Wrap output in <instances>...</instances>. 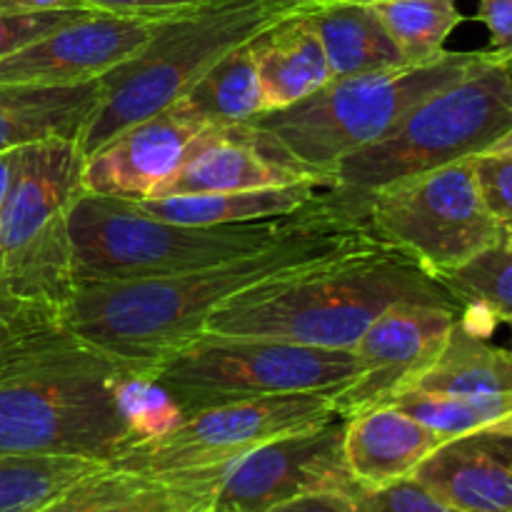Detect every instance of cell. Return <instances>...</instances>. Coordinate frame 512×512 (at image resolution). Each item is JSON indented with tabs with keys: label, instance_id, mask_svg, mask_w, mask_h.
I'll return each instance as SVG.
<instances>
[{
	"label": "cell",
	"instance_id": "7",
	"mask_svg": "<svg viewBox=\"0 0 512 512\" xmlns=\"http://www.w3.org/2000/svg\"><path fill=\"white\" fill-rule=\"evenodd\" d=\"M510 125L512 63L488 50L470 73L430 93L383 138L348 155L325 193L360 218L365 198L375 190L480 155Z\"/></svg>",
	"mask_w": 512,
	"mask_h": 512
},
{
	"label": "cell",
	"instance_id": "40",
	"mask_svg": "<svg viewBox=\"0 0 512 512\" xmlns=\"http://www.w3.org/2000/svg\"><path fill=\"white\" fill-rule=\"evenodd\" d=\"M503 245L505 248L512 250V225H505V233H503Z\"/></svg>",
	"mask_w": 512,
	"mask_h": 512
},
{
	"label": "cell",
	"instance_id": "1",
	"mask_svg": "<svg viewBox=\"0 0 512 512\" xmlns=\"http://www.w3.org/2000/svg\"><path fill=\"white\" fill-rule=\"evenodd\" d=\"M375 243L363 220L325 193L308 223L255 253L165 278L78 283L58 325L113 358L153 368L198 338L235 295Z\"/></svg>",
	"mask_w": 512,
	"mask_h": 512
},
{
	"label": "cell",
	"instance_id": "38",
	"mask_svg": "<svg viewBox=\"0 0 512 512\" xmlns=\"http://www.w3.org/2000/svg\"><path fill=\"white\" fill-rule=\"evenodd\" d=\"M483 155H510L512 158V125L498 140H493V143L483 150Z\"/></svg>",
	"mask_w": 512,
	"mask_h": 512
},
{
	"label": "cell",
	"instance_id": "20",
	"mask_svg": "<svg viewBox=\"0 0 512 512\" xmlns=\"http://www.w3.org/2000/svg\"><path fill=\"white\" fill-rule=\"evenodd\" d=\"M308 10L280 20L253 40L255 68L268 110L288 108L333 80Z\"/></svg>",
	"mask_w": 512,
	"mask_h": 512
},
{
	"label": "cell",
	"instance_id": "25",
	"mask_svg": "<svg viewBox=\"0 0 512 512\" xmlns=\"http://www.w3.org/2000/svg\"><path fill=\"white\" fill-rule=\"evenodd\" d=\"M253 40L215 63L185 95V100L210 123L238 125L268 110L255 68Z\"/></svg>",
	"mask_w": 512,
	"mask_h": 512
},
{
	"label": "cell",
	"instance_id": "4",
	"mask_svg": "<svg viewBox=\"0 0 512 512\" xmlns=\"http://www.w3.org/2000/svg\"><path fill=\"white\" fill-rule=\"evenodd\" d=\"M485 55L488 50H443L423 65L333 78L288 108L265 110L238 123V130L265 160L315 188H328L348 155L383 138L410 108L463 78Z\"/></svg>",
	"mask_w": 512,
	"mask_h": 512
},
{
	"label": "cell",
	"instance_id": "43",
	"mask_svg": "<svg viewBox=\"0 0 512 512\" xmlns=\"http://www.w3.org/2000/svg\"><path fill=\"white\" fill-rule=\"evenodd\" d=\"M508 328H510V338H512V320L508 323Z\"/></svg>",
	"mask_w": 512,
	"mask_h": 512
},
{
	"label": "cell",
	"instance_id": "24",
	"mask_svg": "<svg viewBox=\"0 0 512 512\" xmlns=\"http://www.w3.org/2000/svg\"><path fill=\"white\" fill-rule=\"evenodd\" d=\"M440 283L460 303V320L473 333L485 338L488 328L483 320H488L490 328L512 320V250L503 243L450 270Z\"/></svg>",
	"mask_w": 512,
	"mask_h": 512
},
{
	"label": "cell",
	"instance_id": "23",
	"mask_svg": "<svg viewBox=\"0 0 512 512\" xmlns=\"http://www.w3.org/2000/svg\"><path fill=\"white\" fill-rule=\"evenodd\" d=\"M408 390L433 395L512 393V350L485 343L483 335L458 320L443 353Z\"/></svg>",
	"mask_w": 512,
	"mask_h": 512
},
{
	"label": "cell",
	"instance_id": "32",
	"mask_svg": "<svg viewBox=\"0 0 512 512\" xmlns=\"http://www.w3.org/2000/svg\"><path fill=\"white\" fill-rule=\"evenodd\" d=\"M475 178L490 213L512 225V158L510 155H473Z\"/></svg>",
	"mask_w": 512,
	"mask_h": 512
},
{
	"label": "cell",
	"instance_id": "18",
	"mask_svg": "<svg viewBox=\"0 0 512 512\" xmlns=\"http://www.w3.org/2000/svg\"><path fill=\"white\" fill-rule=\"evenodd\" d=\"M293 173L265 160L245 140L238 125H213L195 143L185 163L150 198L198 193H238L298 183Z\"/></svg>",
	"mask_w": 512,
	"mask_h": 512
},
{
	"label": "cell",
	"instance_id": "41",
	"mask_svg": "<svg viewBox=\"0 0 512 512\" xmlns=\"http://www.w3.org/2000/svg\"><path fill=\"white\" fill-rule=\"evenodd\" d=\"M200 512H233V510H223V508H218V505H213V503H210L208 508H203V510H200Z\"/></svg>",
	"mask_w": 512,
	"mask_h": 512
},
{
	"label": "cell",
	"instance_id": "6",
	"mask_svg": "<svg viewBox=\"0 0 512 512\" xmlns=\"http://www.w3.org/2000/svg\"><path fill=\"white\" fill-rule=\"evenodd\" d=\"M323 200L285 218L185 225L153 218L133 200L80 193L68 213L75 285L165 278L255 253L308 223Z\"/></svg>",
	"mask_w": 512,
	"mask_h": 512
},
{
	"label": "cell",
	"instance_id": "27",
	"mask_svg": "<svg viewBox=\"0 0 512 512\" xmlns=\"http://www.w3.org/2000/svg\"><path fill=\"white\" fill-rule=\"evenodd\" d=\"M368 5H373L408 65L438 58L448 35L463 23L455 0H375Z\"/></svg>",
	"mask_w": 512,
	"mask_h": 512
},
{
	"label": "cell",
	"instance_id": "36",
	"mask_svg": "<svg viewBox=\"0 0 512 512\" xmlns=\"http://www.w3.org/2000/svg\"><path fill=\"white\" fill-rule=\"evenodd\" d=\"M43 328H50V325H43L38 323V320L28 318V315H20L15 313V310L0 305V358H3L13 345H18L20 340L38 333V330Z\"/></svg>",
	"mask_w": 512,
	"mask_h": 512
},
{
	"label": "cell",
	"instance_id": "8",
	"mask_svg": "<svg viewBox=\"0 0 512 512\" xmlns=\"http://www.w3.org/2000/svg\"><path fill=\"white\" fill-rule=\"evenodd\" d=\"M78 140L20 148L18 173L0 210V305L58 325L75 290L68 213L83 193Z\"/></svg>",
	"mask_w": 512,
	"mask_h": 512
},
{
	"label": "cell",
	"instance_id": "37",
	"mask_svg": "<svg viewBox=\"0 0 512 512\" xmlns=\"http://www.w3.org/2000/svg\"><path fill=\"white\" fill-rule=\"evenodd\" d=\"M18 163H20V148L0 153V210H3L5 200H8L10 188H13L15 173H18Z\"/></svg>",
	"mask_w": 512,
	"mask_h": 512
},
{
	"label": "cell",
	"instance_id": "11",
	"mask_svg": "<svg viewBox=\"0 0 512 512\" xmlns=\"http://www.w3.org/2000/svg\"><path fill=\"white\" fill-rule=\"evenodd\" d=\"M338 420L333 395H268L243 403L218 405L185 415L168 433L133 445L113 468L143 475H175L225 468L250 450Z\"/></svg>",
	"mask_w": 512,
	"mask_h": 512
},
{
	"label": "cell",
	"instance_id": "30",
	"mask_svg": "<svg viewBox=\"0 0 512 512\" xmlns=\"http://www.w3.org/2000/svg\"><path fill=\"white\" fill-rule=\"evenodd\" d=\"M88 13H93V8H85V5L48 8V5H35L28 0H0V58Z\"/></svg>",
	"mask_w": 512,
	"mask_h": 512
},
{
	"label": "cell",
	"instance_id": "42",
	"mask_svg": "<svg viewBox=\"0 0 512 512\" xmlns=\"http://www.w3.org/2000/svg\"><path fill=\"white\" fill-rule=\"evenodd\" d=\"M350 3H375V0H350Z\"/></svg>",
	"mask_w": 512,
	"mask_h": 512
},
{
	"label": "cell",
	"instance_id": "29",
	"mask_svg": "<svg viewBox=\"0 0 512 512\" xmlns=\"http://www.w3.org/2000/svg\"><path fill=\"white\" fill-rule=\"evenodd\" d=\"M163 475H143L130 470L113 468L105 463L103 468L93 470L78 483L58 495L53 503L38 512H110L128 500L138 498L145 490L155 488Z\"/></svg>",
	"mask_w": 512,
	"mask_h": 512
},
{
	"label": "cell",
	"instance_id": "14",
	"mask_svg": "<svg viewBox=\"0 0 512 512\" xmlns=\"http://www.w3.org/2000/svg\"><path fill=\"white\" fill-rule=\"evenodd\" d=\"M185 98L153 118L130 125L83 160V193L103 198L143 200L155 193L213 128Z\"/></svg>",
	"mask_w": 512,
	"mask_h": 512
},
{
	"label": "cell",
	"instance_id": "26",
	"mask_svg": "<svg viewBox=\"0 0 512 512\" xmlns=\"http://www.w3.org/2000/svg\"><path fill=\"white\" fill-rule=\"evenodd\" d=\"M105 463L73 455H0V512H38Z\"/></svg>",
	"mask_w": 512,
	"mask_h": 512
},
{
	"label": "cell",
	"instance_id": "3",
	"mask_svg": "<svg viewBox=\"0 0 512 512\" xmlns=\"http://www.w3.org/2000/svg\"><path fill=\"white\" fill-rule=\"evenodd\" d=\"M395 303L463 310L415 260L375 243L235 295L210 315L205 330L353 350L370 323Z\"/></svg>",
	"mask_w": 512,
	"mask_h": 512
},
{
	"label": "cell",
	"instance_id": "9",
	"mask_svg": "<svg viewBox=\"0 0 512 512\" xmlns=\"http://www.w3.org/2000/svg\"><path fill=\"white\" fill-rule=\"evenodd\" d=\"M353 350L315 348L260 335L203 333L153 365L150 378L183 415L268 395H340L358 380Z\"/></svg>",
	"mask_w": 512,
	"mask_h": 512
},
{
	"label": "cell",
	"instance_id": "21",
	"mask_svg": "<svg viewBox=\"0 0 512 512\" xmlns=\"http://www.w3.org/2000/svg\"><path fill=\"white\" fill-rule=\"evenodd\" d=\"M308 15L323 43L330 78H350L408 65L373 5L318 0Z\"/></svg>",
	"mask_w": 512,
	"mask_h": 512
},
{
	"label": "cell",
	"instance_id": "39",
	"mask_svg": "<svg viewBox=\"0 0 512 512\" xmlns=\"http://www.w3.org/2000/svg\"><path fill=\"white\" fill-rule=\"evenodd\" d=\"M28 3L48 5V8H65V5H80V3H70V0H28Z\"/></svg>",
	"mask_w": 512,
	"mask_h": 512
},
{
	"label": "cell",
	"instance_id": "19",
	"mask_svg": "<svg viewBox=\"0 0 512 512\" xmlns=\"http://www.w3.org/2000/svg\"><path fill=\"white\" fill-rule=\"evenodd\" d=\"M98 100L100 78L78 85L0 83V153L53 138L78 140Z\"/></svg>",
	"mask_w": 512,
	"mask_h": 512
},
{
	"label": "cell",
	"instance_id": "22",
	"mask_svg": "<svg viewBox=\"0 0 512 512\" xmlns=\"http://www.w3.org/2000/svg\"><path fill=\"white\" fill-rule=\"evenodd\" d=\"M318 188L308 180L273 188L238 190V193H198L170 195V198L133 200L153 218L185 225H223L253 223V220L285 218L308 208L318 200Z\"/></svg>",
	"mask_w": 512,
	"mask_h": 512
},
{
	"label": "cell",
	"instance_id": "33",
	"mask_svg": "<svg viewBox=\"0 0 512 512\" xmlns=\"http://www.w3.org/2000/svg\"><path fill=\"white\" fill-rule=\"evenodd\" d=\"M70 3H80L85 8L103 10V13L125 15V18L165 20L203 8L210 0H70Z\"/></svg>",
	"mask_w": 512,
	"mask_h": 512
},
{
	"label": "cell",
	"instance_id": "15",
	"mask_svg": "<svg viewBox=\"0 0 512 512\" xmlns=\"http://www.w3.org/2000/svg\"><path fill=\"white\" fill-rule=\"evenodd\" d=\"M160 20L93 13L0 58V83L78 85L133 58Z\"/></svg>",
	"mask_w": 512,
	"mask_h": 512
},
{
	"label": "cell",
	"instance_id": "31",
	"mask_svg": "<svg viewBox=\"0 0 512 512\" xmlns=\"http://www.w3.org/2000/svg\"><path fill=\"white\" fill-rule=\"evenodd\" d=\"M358 505L363 512H463L435 498L430 490L415 483L413 478L400 480L390 488L373 490V493L360 490Z\"/></svg>",
	"mask_w": 512,
	"mask_h": 512
},
{
	"label": "cell",
	"instance_id": "16",
	"mask_svg": "<svg viewBox=\"0 0 512 512\" xmlns=\"http://www.w3.org/2000/svg\"><path fill=\"white\" fill-rule=\"evenodd\" d=\"M413 480L463 512H512V420L445 440Z\"/></svg>",
	"mask_w": 512,
	"mask_h": 512
},
{
	"label": "cell",
	"instance_id": "5",
	"mask_svg": "<svg viewBox=\"0 0 512 512\" xmlns=\"http://www.w3.org/2000/svg\"><path fill=\"white\" fill-rule=\"evenodd\" d=\"M318 0H210L203 8L165 18L153 38L100 78L98 108L78 138L83 158L130 125L153 118L193 90L215 63Z\"/></svg>",
	"mask_w": 512,
	"mask_h": 512
},
{
	"label": "cell",
	"instance_id": "17",
	"mask_svg": "<svg viewBox=\"0 0 512 512\" xmlns=\"http://www.w3.org/2000/svg\"><path fill=\"white\" fill-rule=\"evenodd\" d=\"M443 443L445 438L398 405H375L345 418V463L365 493L413 478L420 463Z\"/></svg>",
	"mask_w": 512,
	"mask_h": 512
},
{
	"label": "cell",
	"instance_id": "34",
	"mask_svg": "<svg viewBox=\"0 0 512 512\" xmlns=\"http://www.w3.org/2000/svg\"><path fill=\"white\" fill-rule=\"evenodd\" d=\"M478 20L490 33V53L512 63V0H480Z\"/></svg>",
	"mask_w": 512,
	"mask_h": 512
},
{
	"label": "cell",
	"instance_id": "13",
	"mask_svg": "<svg viewBox=\"0 0 512 512\" xmlns=\"http://www.w3.org/2000/svg\"><path fill=\"white\" fill-rule=\"evenodd\" d=\"M463 310L430 303H395L360 335L353 355L360 375L335 395L338 418L385 405L438 360Z\"/></svg>",
	"mask_w": 512,
	"mask_h": 512
},
{
	"label": "cell",
	"instance_id": "10",
	"mask_svg": "<svg viewBox=\"0 0 512 512\" xmlns=\"http://www.w3.org/2000/svg\"><path fill=\"white\" fill-rule=\"evenodd\" d=\"M365 228L440 280L503 243V223L485 205L473 158L398 180L368 195Z\"/></svg>",
	"mask_w": 512,
	"mask_h": 512
},
{
	"label": "cell",
	"instance_id": "2",
	"mask_svg": "<svg viewBox=\"0 0 512 512\" xmlns=\"http://www.w3.org/2000/svg\"><path fill=\"white\" fill-rule=\"evenodd\" d=\"M150 370L103 353L63 325L28 335L0 358V455L113 463L138 445L123 388Z\"/></svg>",
	"mask_w": 512,
	"mask_h": 512
},
{
	"label": "cell",
	"instance_id": "35",
	"mask_svg": "<svg viewBox=\"0 0 512 512\" xmlns=\"http://www.w3.org/2000/svg\"><path fill=\"white\" fill-rule=\"evenodd\" d=\"M265 512H363L358 495L350 493H308L300 498L285 500Z\"/></svg>",
	"mask_w": 512,
	"mask_h": 512
},
{
	"label": "cell",
	"instance_id": "28",
	"mask_svg": "<svg viewBox=\"0 0 512 512\" xmlns=\"http://www.w3.org/2000/svg\"><path fill=\"white\" fill-rule=\"evenodd\" d=\"M390 405H398L410 418L423 423L425 428H430L445 440L512 420V393L433 395L405 390V393L395 395Z\"/></svg>",
	"mask_w": 512,
	"mask_h": 512
},
{
	"label": "cell",
	"instance_id": "12",
	"mask_svg": "<svg viewBox=\"0 0 512 512\" xmlns=\"http://www.w3.org/2000/svg\"><path fill=\"white\" fill-rule=\"evenodd\" d=\"M343 440L345 418L270 440L225 465L213 505L233 512H265L308 493L358 495Z\"/></svg>",
	"mask_w": 512,
	"mask_h": 512
}]
</instances>
